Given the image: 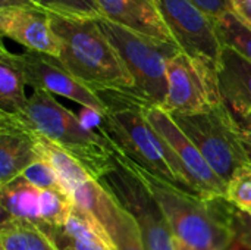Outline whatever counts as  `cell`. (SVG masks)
<instances>
[{"instance_id":"1","label":"cell","mask_w":251,"mask_h":250,"mask_svg":"<svg viewBox=\"0 0 251 250\" xmlns=\"http://www.w3.org/2000/svg\"><path fill=\"white\" fill-rule=\"evenodd\" d=\"M112 158L149 189L165 212L175 239L197 250H232L237 242L231 227L234 205L226 199L207 200L176 189L115 149Z\"/></svg>"},{"instance_id":"2","label":"cell","mask_w":251,"mask_h":250,"mask_svg":"<svg viewBox=\"0 0 251 250\" xmlns=\"http://www.w3.org/2000/svg\"><path fill=\"white\" fill-rule=\"evenodd\" d=\"M60 44V63L91 90H132L134 80L97 18L46 10Z\"/></svg>"},{"instance_id":"3","label":"cell","mask_w":251,"mask_h":250,"mask_svg":"<svg viewBox=\"0 0 251 250\" xmlns=\"http://www.w3.org/2000/svg\"><path fill=\"white\" fill-rule=\"evenodd\" d=\"M0 115L62 147L97 181L116 165L109 141L101 134L85 128L78 115L60 105L49 91L34 90L22 112L0 111Z\"/></svg>"},{"instance_id":"4","label":"cell","mask_w":251,"mask_h":250,"mask_svg":"<svg viewBox=\"0 0 251 250\" xmlns=\"http://www.w3.org/2000/svg\"><path fill=\"white\" fill-rule=\"evenodd\" d=\"M96 93L106 106L99 133L109 141L110 147L182 190L179 180L163 156L157 136L143 113L144 99L128 90L116 88L96 90Z\"/></svg>"},{"instance_id":"5","label":"cell","mask_w":251,"mask_h":250,"mask_svg":"<svg viewBox=\"0 0 251 250\" xmlns=\"http://www.w3.org/2000/svg\"><path fill=\"white\" fill-rule=\"evenodd\" d=\"M169 115L226 186L241 168L251 165L240 122L225 102L200 113Z\"/></svg>"},{"instance_id":"6","label":"cell","mask_w":251,"mask_h":250,"mask_svg":"<svg viewBox=\"0 0 251 250\" xmlns=\"http://www.w3.org/2000/svg\"><path fill=\"white\" fill-rule=\"evenodd\" d=\"M97 22L134 80V88L128 91L162 108L168 94V60L182 50L178 46L134 32L106 18Z\"/></svg>"},{"instance_id":"7","label":"cell","mask_w":251,"mask_h":250,"mask_svg":"<svg viewBox=\"0 0 251 250\" xmlns=\"http://www.w3.org/2000/svg\"><path fill=\"white\" fill-rule=\"evenodd\" d=\"M99 183L134 218L141 231L146 249L175 250V236L165 212L149 189L134 174L116 164Z\"/></svg>"},{"instance_id":"8","label":"cell","mask_w":251,"mask_h":250,"mask_svg":"<svg viewBox=\"0 0 251 250\" xmlns=\"http://www.w3.org/2000/svg\"><path fill=\"white\" fill-rule=\"evenodd\" d=\"M224 102L218 69L212 63L178 52L168 60V113H200Z\"/></svg>"},{"instance_id":"9","label":"cell","mask_w":251,"mask_h":250,"mask_svg":"<svg viewBox=\"0 0 251 250\" xmlns=\"http://www.w3.org/2000/svg\"><path fill=\"white\" fill-rule=\"evenodd\" d=\"M143 113L153 131L163 139L176 155L184 168L190 183L200 197L213 200L226 197V184L209 167L196 144L184 134V131L174 122L171 115L160 106L147 100L143 103Z\"/></svg>"},{"instance_id":"10","label":"cell","mask_w":251,"mask_h":250,"mask_svg":"<svg viewBox=\"0 0 251 250\" xmlns=\"http://www.w3.org/2000/svg\"><path fill=\"white\" fill-rule=\"evenodd\" d=\"M179 49L219 69L222 43L213 21L191 0H154Z\"/></svg>"},{"instance_id":"11","label":"cell","mask_w":251,"mask_h":250,"mask_svg":"<svg viewBox=\"0 0 251 250\" xmlns=\"http://www.w3.org/2000/svg\"><path fill=\"white\" fill-rule=\"evenodd\" d=\"M21 57L26 85L34 90H44L51 94L63 96L81 106L91 108L101 115L106 112V106L97 93L75 78L57 57L31 50L21 53Z\"/></svg>"},{"instance_id":"12","label":"cell","mask_w":251,"mask_h":250,"mask_svg":"<svg viewBox=\"0 0 251 250\" xmlns=\"http://www.w3.org/2000/svg\"><path fill=\"white\" fill-rule=\"evenodd\" d=\"M0 31L26 50L59 57L60 44L56 38L49 13L43 7H0Z\"/></svg>"},{"instance_id":"13","label":"cell","mask_w":251,"mask_h":250,"mask_svg":"<svg viewBox=\"0 0 251 250\" xmlns=\"http://www.w3.org/2000/svg\"><path fill=\"white\" fill-rule=\"evenodd\" d=\"M103 18L141 35L178 46L154 0H97ZM179 47V46H178Z\"/></svg>"},{"instance_id":"14","label":"cell","mask_w":251,"mask_h":250,"mask_svg":"<svg viewBox=\"0 0 251 250\" xmlns=\"http://www.w3.org/2000/svg\"><path fill=\"white\" fill-rule=\"evenodd\" d=\"M40 231L56 250H115L112 240L100 224L75 205L62 227L44 225Z\"/></svg>"},{"instance_id":"15","label":"cell","mask_w":251,"mask_h":250,"mask_svg":"<svg viewBox=\"0 0 251 250\" xmlns=\"http://www.w3.org/2000/svg\"><path fill=\"white\" fill-rule=\"evenodd\" d=\"M218 78L222 99L234 113L251 111V62L247 57L224 46Z\"/></svg>"},{"instance_id":"16","label":"cell","mask_w":251,"mask_h":250,"mask_svg":"<svg viewBox=\"0 0 251 250\" xmlns=\"http://www.w3.org/2000/svg\"><path fill=\"white\" fill-rule=\"evenodd\" d=\"M37 159L31 133L0 116V187L21 177Z\"/></svg>"},{"instance_id":"17","label":"cell","mask_w":251,"mask_h":250,"mask_svg":"<svg viewBox=\"0 0 251 250\" xmlns=\"http://www.w3.org/2000/svg\"><path fill=\"white\" fill-rule=\"evenodd\" d=\"M41 190L29 184L24 177H18L0 187V205L3 221L18 220L41 227Z\"/></svg>"},{"instance_id":"18","label":"cell","mask_w":251,"mask_h":250,"mask_svg":"<svg viewBox=\"0 0 251 250\" xmlns=\"http://www.w3.org/2000/svg\"><path fill=\"white\" fill-rule=\"evenodd\" d=\"M25 74L21 53L9 52L3 44L0 50V111L19 113L28 103L25 94Z\"/></svg>"},{"instance_id":"19","label":"cell","mask_w":251,"mask_h":250,"mask_svg":"<svg viewBox=\"0 0 251 250\" xmlns=\"http://www.w3.org/2000/svg\"><path fill=\"white\" fill-rule=\"evenodd\" d=\"M0 250H56L51 242L31 222L1 221Z\"/></svg>"},{"instance_id":"20","label":"cell","mask_w":251,"mask_h":250,"mask_svg":"<svg viewBox=\"0 0 251 250\" xmlns=\"http://www.w3.org/2000/svg\"><path fill=\"white\" fill-rule=\"evenodd\" d=\"M222 46L232 47L251 62V29L244 25L232 12L213 21Z\"/></svg>"},{"instance_id":"21","label":"cell","mask_w":251,"mask_h":250,"mask_svg":"<svg viewBox=\"0 0 251 250\" xmlns=\"http://www.w3.org/2000/svg\"><path fill=\"white\" fill-rule=\"evenodd\" d=\"M41 227H62L72 214L74 203L65 194L54 190H41ZM38 227V230L41 228Z\"/></svg>"},{"instance_id":"22","label":"cell","mask_w":251,"mask_h":250,"mask_svg":"<svg viewBox=\"0 0 251 250\" xmlns=\"http://www.w3.org/2000/svg\"><path fill=\"white\" fill-rule=\"evenodd\" d=\"M112 243L115 250H147L137 222L122 206L116 230L112 236Z\"/></svg>"},{"instance_id":"23","label":"cell","mask_w":251,"mask_h":250,"mask_svg":"<svg viewBox=\"0 0 251 250\" xmlns=\"http://www.w3.org/2000/svg\"><path fill=\"white\" fill-rule=\"evenodd\" d=\"M238 211L251 215V165L241 168L226 186V197Z\"/></svg>"},{"instance_id":"24","label":"cell","mask_w":251,"mask_h":250,"mask_svg":"<svg viewBox=\"0 0 251 250\" xmlns=\"http://www.w3.org/2000/svg\"><path fill=\"white\" fill-rule=\"evenodd\" d=\"M21 177H24L29 184H32L34 187H37L40 190H54V192H59V193H65L66 194V192L63 189V184H62L57 172L53 169L51 165H49L46 161H43L40 158L34 164H31L22 172Z\"/></svg>"},{"instance_id":"25","label":"cell","mask_w":251,"mask_h":250,"mask_svg":"<svg viewBox=\"0 0 251 250\" xmlns=\"http://www.w3.org/2000/svg\"><path fill=\"white\" fill-rule=\"evenodd\" d=\"M40 4L44 10L50 12L90 16L97 19L103 18L97 0H40Z\"/></svg>"},{"instance_id":"26","label":"cell","mask_w":251,"mask_h":250,"mask_svg":"<svg viewBox=\"0 0 251 250\" xmlns=\"http://www.w3.org/2000/svg\"><path fill=\"white\" fill-rule=\"evenodd\" d=\"M231 227L235 233L237 242L251 250V221L247 214L238 211L235 206L231 215Z\"/></svg>"},{"instance_id":"27","label":"cell","mask_w":251,"mask_h":250,"mask_svg":"<svg viewBox=\"0 0 251 250\" xmlns=\"http://www.w3.org/2000/svg\"><path fill=\"white\" fill-rule=\"evenodd\" d=\"M199 9H201L212 21L231 12L229 0H191Z\"/></svg>"},{"instance_id":"28","label":"cell","mask_w":251,"mask_h":250,"mask_svg":"<svg viewBox=\"0 0 251 250\" xmlns=\"http://www.w3.org/2000/svg\"><path fill=\"white\" fill-rule=\"evenodd\" d=\"M78 118L79 121L82 122V125L94 133H99L100 131V127H101V122H103V115L91 108H85L82 106L81 111L78 112ZM100 134V133H99Z\"/></svg>"},{"instance_id":"29","label":"cell","mask_w":251,"mask_h":250,"mask_svg":"<svg viewBox=\"0 0 251 250\" xmlns=\"http://www.w3.org/2000/svg\"><path fill=\"white\" fill-rule=\"evenodd\" d=\"M231 12L251 29V0H229Z\"/></svg>"},{"instance_id":"30","label":"cell","mask_w":251,"mask_h":250,"mask_svg":"<svg viewBox=\"0 0 251 250\" xmlns=\"http://www.w3.org/2000/svg\"><path fill=\"white\" fill-rule=\"evenodd\" d=\"M237 119H238L240 127H241V133H243L246 147L251 155V111L246 112V113H241V115H237Z\"/></svg>"},{"instance_id":"31","label":"cell","mask_w":251,"mask_h":250,"mask_svg":"<svg viewBox=\"0 0 251 250\" xmlns=\"http://www.w3.org/2000/svg\"><path fill=\"white\" fill-rule=\"evenodd\" d=\"M0 7H41L40 0H0Z\"/></svg>"},{"instance_id":"32","label":"cell","mask_w":251,"mask_h":250,"mask_svg":"<svg viewBox=\"0 0 251 250\" xmlns=\"http://www.w3.org/2000/svg\"><path fill=\"white\" fill-rule=\"evenodd\" d=\"M174 246H175V250H197L194 249V248H191V246H188V245H185L184 242H181V240H178V239H175Z\"/></svg>"},{"instance_id":"33","label":"cell","mask_w":251,"mask_h":250,"mask_svg":"<svg viewBox=\"0 0 251 250\" xmlns=\"http://www.w3.org/2000/svg\"><path fill=\"white\" fill-rule=\"evenodd\" d=\"M249 218H250V221H251V215H249Z\"/></svg>"}]
</instances>
